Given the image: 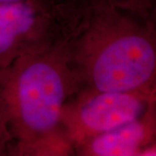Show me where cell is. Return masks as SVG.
<instances>
[{"label":"cell","instance_id":"cell-4","mask_svg":"<svg viewBox=\"0 0 156 156\" xmlns=\"http://www.w3.org/2000/svg\"><path fill=\"white\" fill-rule=\"evenodd\" d=\"M55 14L42 1L0 4V70L54 40Z\"/></svg>","mask_w":156,"mask_h":156},{"label":"cell","instance_id":"cell-1","mask_svg":"<svg viewBox=\"0 0 156 156\" xmlns=\"http://www.w3.org/2000/svg\"><path fill=\"white\" fill-rule=\"evenodd\" d=\"M76 91V79L56 41L0 70V115L11 134L14 154L70 151L62 131V116Z\"/></svg>","mask_w":156,"mask_h":156},{"label":"cell","instance_id":"cell-3","mask_svg":"<svg viewBox=\"0 0 156 156\" xmlns=\"http://www.w3.org/2000/svg\"><path fill=\"white\" fill-rule=\"evenodd\" d=\"M148 107L149 95L145 91H82L64 108L62 131L76 148L90 138L143 117Z\"/></svg>","mask_w":156,"mask_h":156},{"label":"cell","instance_id":"cell-5","mask_svg":"<svg viewBox=\"0 0 156 156\" xmlns=\"http://www.w3.org/2000/svg\"><path fill=\"white\" fill-rule=\"evenodd\" d=\"M147 115L90 138L77 146L76 152L92 156L140 155L154 133L153 122Z\"/></svg>","mask_w":156,"mask_h":156},{"label":"cell","instance_id":"cell-6","mask_svg":"<svg viewBox=\"0 0 156 156\" xmlns=\"http://www.w3.org/2000/svg\"><path fill=\"white\" fill-rule=\"evenodd\" d=\"M14 154V143L5 121L0 115V155Z\"/></svg>","mask_w":156,"mask_h":156},{"label":"cell","instance_id":"cell-7","mask_svg":"<svg viewBox=\"0 0 156 156\" xmlns=\"http://www.w3.org/2000/svg\"><path fill=\"white\" fill-rule=\"evenodd\" d=\"M19 1H27V0H0V4L14 3V2H19ZM37 1H42V0H37Z\"/></svg>","mask_w":156,"mask_h":156},{"label":"cell","instance_id":"cell-2","mask_svg":"<svg viewBox=\"0 0 156 156\" xmlns=\"http://www.w3.org/2000/svg\"><path fill=\"white\" fill-rule=\"evenodd\" d=\"M56 41L77 91H144L156 76L154 42L101 8L74 19L57 17Z\"/></svg>","mask_w":156,"mask_h":156}]
</instances>
